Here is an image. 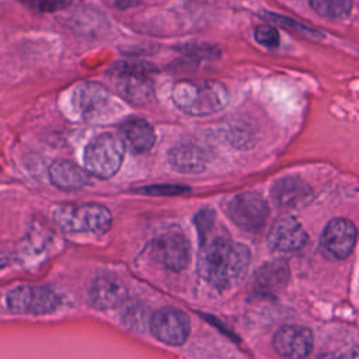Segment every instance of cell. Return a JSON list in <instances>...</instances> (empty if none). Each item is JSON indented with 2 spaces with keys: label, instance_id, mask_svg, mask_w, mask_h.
Here are the masks:
<instances>
[{
  "label": "cell",
  "instance_id": "4",
  "mask_svg": "<svg viewBox=\"0 0 359 359\" xmlns=\"http://www.w3.org/2000/svg\"><path fill=\"white\" fill-rule=\"evenodd\" d=\"M115 77V87L123 101L142 107L149 104L154 97L151 73L156 72L153 65L144 62H119L111 66Z\"/></svg>",
  "mask_w": 359,
  "mask_h": 359
},
{
  "label": "cell",
  "instance_id": "24",
  "mask_svg": "<svg viewBox=\"0 0 359 359\" xmlns=\"http://www.w3.org/2000/svg\"><path fill=\"white\" fill-rule=\"evenodd\" d=\"M266 17H268V18H271V20H273L275 22H278V24H279V25H282V27H286V28H290V29H297L299 32H302V34H304V35L320 36V34H321V32H318V31H316V29H313V28H310V27H307V25L300 24L299 21L290 20V18L283 17V15H279V14L268 13V14H266Z\"/></svg>",
  "mask_w": 359,
  "mask_h": 359
},
{
  "label": "cell",
  "instance_id": "25",
  "mask_svg": "<svg viewBox=\"0 0 359 359\" xmlns=\"http://www.w3.org/2000/svg\"><path fill=\"white\" fill-rule=\"evenodd\" d=\"M27 7L36 10L39 13H53L63 8L67 4V0H20Z\"/></svg>",
  "mask_w": 359,
  "mask_h": 359
},
{
  "label": "cell",
  "instance_id": "12",
  "mask_svg": "<svg viewBox=\"0 0 359 359\" xmlns=\"http://www.w3.org/2000/svg\"><path fill=\"white\" fill-rule=\"evenodd\" d=\"M313 334L309 328L287 324L273 335V348L285 359H306L313 349Z\"/></svg>",
  "mask_w": 359,
  "mask_h": 359
},
{
  "label": "cell",
  "instance_id": "21",
  "mask_svg": "<svg viewBox=\"0 0 359 359\" xmlns=\"http://www.w3.org/2000/svg\"><path fill=\"white\" fill-rule=\"evenodd\" d=\"M227 139L234 147H250L254 143V130L247 122L234 121L227 128Z\"/></svg>",
  "mask_w": 359,
  "mask_h": 359
},
{
  "label": "cell",
  "instance_id": "11",
  "mask_svg": "<svg viewBox=\"0 0 359 359\" xmlns=\"http://www.w3.org/2000/svg\"><path fill=\"white\" fill-rule=\"evenodd\" d=\"M356 244V227L344 217L332 219L323 230L320 245L330 259H344L353 251Z\"/></svg>",
  "mask_w": 359,
  "mask_h": 359
},
{
  "label": "cell",
  "instance_id": "26",
  "mask_svg": "<svg viewBox=\"0 0 359 359\" xmlns=\"http://www.w3.org/2000/svg\"><path fill=\"white\" fill-rule=\"evenodd\" d=\"M188 191L189 188L181 187V185H153L143 189V192L150 195H178Z\"/></svg>",
  "mask_w": 359,
  "mask_h": 359
},
{
  "label": "cell",
  "instance_id": "27",
  "mask_svg": "<svg viewBox=\"0 0 359 359\" xmlns=\"http://www.w3.org/2000/svg\"><path fill=\"white\" fill-rule=\"evenodd\" d=\"M140 1H143V0H115V4L118 8H128V7L139 4Z\"/></svg>",
  "mask_w": 359,
  "mask_h": 359
},
{
  "label": "cell",
  "instance_id": "8",
  "mask_svg": "<svg viewBox=\"0 0 359 359\" xmlns=\"http://www.w3.org/2000/svg\"><path fill=\"white\" fill-rule=\"evenodd\" d=\"M226 212L230 220L241 230L258 233L268 220L269 208L261 195L241 192L227 203Z\"/></svg>",
  "mask_w": 359,
  "mask_h": 359
},
{
  "label": "cell",
  "instance_id": "13",
  "mask_svg": "<svg viewBox=\"0 0 359 359\" xmlns=\"http://www.w3.org/2000/svg\"><path fill=\"white\" fill-rule=\"evenodd\" d=\"M272 250L279 252H294L307 243V233L303 226L292 216L276 219L266 236Z\"/></svg>",
  "mask_w": 359,
  "mask_h": 359
},
{
  "label": "cell",
  "instance_id": "1",
  "mask_svg": "<svg viewBox=\"0 0 359 359\" xmlns=\"http://www.w3.org/2000/svg\"><path fill=\"white\" fill-rule=\"evenodd\" d=\"M251 252L244 244L233 243L229 237L216 236L203 240L199 259L201 275L219 289L238 285L248 269Z\"/></svg>",
  "mask_w": 359,
  "mask_h": 359
},
{
  "label": "cell",
  "instance_id": "29",
  "mask_svg": "<svg viewBox=\"0 0 359 359\" xmlns=\"http://www.w3.org/2000/svg\"><path fill=\"white\" fill-rule=\"evenodd\" d=\"M10 264V257L6 255L4 252H0V268L7 266Z\"/></svg>",
  "mask_w": 359,
  "mask_h": 359
},
{
  "label": "cell",
  "instance_id": "28",
  "mask_svg": "<svg viewBox=\"0 0 359 359\" xmlns=\"http://www.w3.org/2000/svg\"><path fill=\"white\" fill-rule=\"evenodd\" d=\"M337 359H358V352L356 349H353L352 352H348V353H344L341 356H338Z\"/></svg>",
  "mask_w": 359,
  "mask_h": 359
},
{
  "label": "cell",
  "instance_id": "14",
  "mask_svg": "<svg viewBox=\"0 0 359 359\" xmlns=\"http://www.w3.org/2000/svg\"><path fill=\"white\" fill-rule=\"evenodd\" d=\"M128 296L125 283L112 275H100L93 279L88 289V299L97 310H108L119 306Z\"/></svg>",
  "mask_w": 359,
  "mask_h": 359
},
{
  "label": "cell",
  "instance_id": "16",
  "mask_svg": "<svg viewBox=\"0 0 359 359\" xmlns=\"http://www.w3.org/2000/svg\"><path fill=\"white\" fill-rule=\"evenodd\" d=\"M167 160L172 170L182 174L202 172L208 163L205 151L192 143H181L171 147Z\"/></svg>",
  "mask_w": 359,
  "mask_h": 359
},
{
  "label": "cell",
  "instance_id": "2",
  "mask_svg": "<svg viewBox=\"0 0 359 359\" xmlns=\"http://www.w3.org/2000/svg\"><path fill=\"white\" fill-rule=\"evenodd\" d=\"M172 102L192 116H206L224 109L230 95L224 84L215 80H180L171 91Z\"/></svg>",
  "mask_w": 359,
  "mask_h": 359
},
{
  "label": "cell",
  "instance_id": "22",
  "mask_svg": "<svg viewBox=\"0 0 359 359\" xmlns=\"http://www.w3.org/2000/svg\"><path fill=\"white\" fill-rule=\"evenodd\" d=\"M182 55L195 60H213L220 56V49L210 43H185L177 48Z\"/></svg>",
  "mask_w": 359,
  "mask_h": 359
},
{
  "label": "cell",
  "instance_id": "7",
  "mask_svg": "<svg viewBox=\"0 0 359 359\" xmlns=\"http://www.w3.org/2000/svg\"><path fill=\"white\" fill-rule=\"evenodd\" d=\"M59 304V294L48 286L22 285L13 287L6 294V306L14 314H49L55 311Z\"/></svg>",
  "mask_w": 359,
  "mask_h": 359
},
{
  "label": "cell",
  "instance_id": "20",
  "mask_svg": "<svg viewBox=\"0 0 359 359\" xmlns=\"http://www.w3.org/2000/svg\"><path fill=\"white\" fill-rule=\"evenodd\" d=\"M309 4L318 15L328 20H344L353 7L352 0H309Z\"/></svg>",
  "mask_w": 359,
  "mask_h": 359
},
{
  "label": "cell",
  "instance_id": "23",
  "mask_svg": "<svg viewBox=\"0 0 359 359\" xmlns=\"http://www.w3.org/2000/svg\"><path fill=\"white\" fill-rule=\"evenodd\" d=\"M254 38L258 43H261L265 48H278L280 42L279 31L269 24L258 25L254 29Z\"/></svg>",
  "mask_w": 359,
  "mask_h": 359
},
{
  "label": "cell",
  "instance_id": "19",
  "mask_svg": "<svg viewBox=\"0 0 359 359\" xmlns=\"http://www.w3.org/2000/svg\"><path fill=\"white\" fill-rule=\"evenodd\" d=\"M121 132L135 153L149 151L156 143L154 128L143 118H128L121 125Z\"/></svg>",
  "mask_w": 359,
  "mask_h": 359
},
{
  "label": "cell",
  "instance_id": "5",
  "mask_svg": "<svg viewBox=\"0 0 359 359\" xmlns=\"http://www.w3.org/2000/svg\"><path fill=\"white\" fill-rule=\"evenodd\" d=\"M125 157V142L115 133L95 136L84 149L86 171L97 178H109L121 168Z\"/></svg>",
  "mask_w": 359,
  "mask_h": 359
},
{
  "label": "cell",
  "instance_id": "17",
  "mask_svg": "<svg viewBox=\"0 0 359 359\" xmlns=\"http://www.w3.org/2000/svg\"><path fill=\"white\" fill-rule=\"evenodd\" d=\"M289 280V266L285 261L265 262L254 276V289L261 294L279 293Z\"/></svg>",
  "mask_w": 359,
  "mask_h": 359
},
{
  "label": "cell",
  "instance_id": "9",
  "mask_svg": "<svg viewBox=\"0 0 359 359\" xmlns=\"http://www.w3.org/2000/svg\"><path fill=\"white\" fill-rule=\"evenodd\" d=\"M154 261L171 272L184 271L191 259V248L187 237L178 231L158 236L150 247Z\"/></svg>",
  "mask_w": 359,
  "mask_h": 359
},
{
  "label": "cell",
  "instance_id": "10",
  "mask_svg": "<svg viewBox=\"0 0 359 359\" xmlns=\"http://www.w3.org/2000/svg\"><path fill=\"white\" fill-rule=\"evenodd\" d=\"M150 331L158 341L178 346L188 339L191 324L184 311L175 307H163L151 316Z\"/></svg>",
  "mask_w": 359,
  "mask_h": 359
},
{
  "label": "cell",
  "instance_id": "3",
  "mask_svg": "<svg viewBox=\"0 0 359 359\" xmlns=\"http://www.w3.org/2000/svg\"><path fill=\"white\" fill-rule=\"evenodd\" d=\"M50 217L66 233L104 234L112 224L111 212L100 203H57Z\"/></svg>",
  "mask_w": 359,
  "mask_h": 359
},
{
  "label": "cell",
  "instance_id": "15",
  "mask_svg": "<svg viewBox=\"0 0 359 359\" xmlns=\"http://www.w3.org/2000/svg\"><path fill=\"white\" fill-rule=\"evenodd\" d=\"M271 198L279 208H300L310 202L313 192L302 178L285 177L272 185Z\"/></svg>",
  "mask_w": 359,
  "mask_h": 359
},
{
  "label": "cell",
  "instance_id": "6",
  "mask_svg": "<svg viewBox=\"0 0 359 359\" xmlns=\"http://www.w3.org/2000/svg\"><path fill=\"white\" fill-rule=\"evenodd\" d=\"M73 105L86 121L101 122L115 116L121 111L116 97L97 81L80 83L73 91Z\"/></svg>",
  "mask_w": 359,
  "mask_h": 359
},
{
  "label": "cell",
  "instance_id": "18",
  "mask_svg": "<svg viewBox=\"0 0 359 359\" xmlns=\"http://www.w3.org/2000/svg\"><path fill=\"white\" fill-rule=\"evenodd\" d=\"M50 182L63 191H73L86 187L90 182L88 172L69 160H56L49 167Z\"/></svg>",
  "mask_w": 359,
  "mask_h": 359
}]
</instances>
